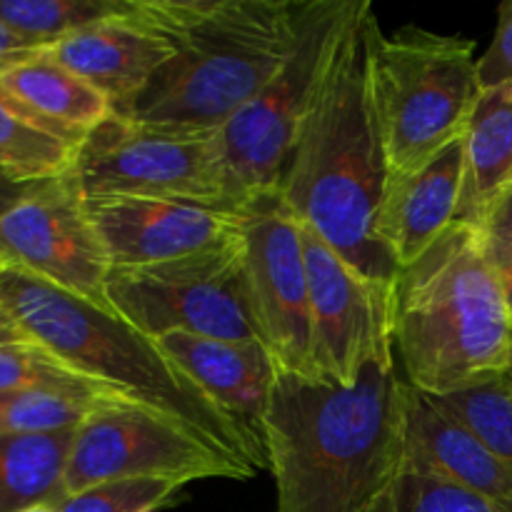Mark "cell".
I'll list each match as a JSON object with an SVG mask.
<instances>
[{
	"mask_svg": "<svg viewBox=\"0 0 512 512\" xmlns=\"http://www.w3.org/2000/svg\"><path fill=\"white\" fill-rule=\"evenodd\" d=\"M395 360L430 398L505 375L512 315L480 233L453 225L395 283Z\"/></svg>",
	"mask_w": 512,
	"mask_h": 512,
	"instance_id": "5b68a950",
	"label": "cell"
},
{
	"mask_svg": "<svg viewBox=\"0 0 512 512\" xmlns=\"http://www.w3.org/2000/svg\"><path fill=\"white\" fill-rule=\"evenodd\" d=\"M0 265L25 270L58 288L108 303V250L73 173L35 183L0 213Z\"/></svg>",
	"mask_w": 512,
	"mask_h": 512,
	"instance_id": "8fae6325",
	"label": "cell"
},
{
	"mask_svg": "<svg viewBox=\"0 0 512 512\" xmlns=\"http://www.w3.org/2000/svg\"><path fill=\"white\" fill-rule=\"evenodd\" d=\"M375 23L373 5L355 0L285 165L280 205L365 278L395 285L400 270L378 235L390 165L373 88Z\"/></svg>",
	"mask_w": 512,
	"mask_h": 512,
	"instance_id": "6da1fadb",
	"label": "cell"
},
{
	"mask_svg": "<svg viewBox=\"0 0 512 512\" xmlns=\"http://www.w3.org/2000/svg\"><path fill=\"white\" fill-rule=\"evenodd\" d=\"M133 10L135 0H0V20L38 48Z\"/></svg>",
	"mask_w": 512,
	"mask_h": 512,
	"instance_id": "603a6c76",
	"label": "cell"
},
{
	"mask_svg": "<svg viewBox=\"0 0 512 512\" xmlns=\"http://www.w3.org/2000/svg\"><path fill=\"white\" fill-rule=\"evenodd\" d=\"M300 230L310 283L315 378L350 388L365 365L395 358V285L365 278L313 230L303 225Z\"/></svg>",
	"mask_w": 512,
	"mask_h": 512,
	"instance_id": "7c38bea8",
	"label": "cell"
},
{
	"mask_svg": "<svg viewBox=\"0 0 512 512\" xmlns=\"http://www.w3.org/2000/svg\"><path fill=\"white\" fill-rule=\"evenodd\" d=\"M478 80L483 90L512 83V0L498 8L493 43L478 58Z\"/></svg>",
	"mask_w": 512,
	"mask_h": 512,
	"instance_id": "f1b7e54d",
	"label": "cell"
},
{
	"mask_svg": "<svg viewBox=\"0 0 512 512\" xmlns=\"http://www.w3.org/2000/svg\"><path fill=\"white\" fill-rule=\"evenodd\" d=\"M15 390H53V393L75 395V398L130 403L105 385L95 383L88 375L73 370L58 355L33 340L0 345V393H15Z\"/></svg>",
	"mask_w": 512,
	"mask_h": 512,
	"instance_id": "cb8c5ba5",
	"label": "cell"
},
{
	"mask_svg": "<svg viewBox=\"0 0 512 512\" xmlns=\"http://www.w3.org/2000/svg\"><path fill=\"white\" fill-rule=\"evenodd\" d=\"M243 273L255 330L280 373L315 378L303 230L280 200L245 218Z\"/></svg>",
	"mask_w": 512,
	"mask_h": 512,
	"instance_id": "4fadbf2b",
	"label": "cell"
},
{
	"mask_svg": "<svg viewBox=\"0 0 512 512\" xmlns=\"http://www.w3.org/2000/svg\"><path fill=\"white\" fill-rule=\"evenodd\" d=\"M478 233L485 258L498 273H503L512 263V188L500 198Z\"/></svg>",
	"mask_w": 512,
	"mask_h": 512,
	"instance_id": "f546056e",
	"label": "cell"
},
{
	"mask_svg": "<svg viewBox=\"0 0 512 512\" xmlns=\"http://www.w3.org/2000/svg\"><path fill=\"white\" fill-rule=\"evenodd\" d=\"M300 0H140V18L175 53L135 98L115 108L133 128L213 138L283 68Z\"/></svg>",
	"mask_w": 512,
	"mask_h": 512,
	"instance_id": "3957f363",
	"label": "cell"
},
{
	"mask_svg": "<svg viewBox=\"0 0 512 512\" xmlns=\"http://www.w3.org/2000/svg\"><path fill=\"white\" fill-rule=\"evenodd\" d=\"M175 365L238 425L268 463L263 418L278 380V365L260 340H223L170 333L158 338Z\"/></svg>",
	"mask_w": 512,
	"mask_h": 512,
	"instance_id": "9a60e30c",
	"label": "cell"
},
{
	"mask_svg": "<svg viewBox=\"0 0 512 512\" xmlns=\"http://www.w3.org/2000/svg\"><path fill=\"white\" fill-rule=\"evenodd\" d=\"M73 175L85 198H145L240 210L225 188L215 135L155 133L113 115L83 140Z\"/></svg>",
	"mask_w": 512,
	"mask_h": 512,
	"instance_id": "30bf717a",
	"label": "cell"
},
{
	"mask_svg": "<svg viewBox=\"0 0 512 512\" xmlns=\"http://www.w3.org/2000/svg\"><path fill=\"white\" fill-rule=\"evenodd\" d=\"M253 465L233 458L185 425L135 403H110L75 430L65 498L110 480H248Z\"/></svg>",
	"mask_w": 512,
	"mask_h": 512,
	"instance_id": "9c48e42d",
	"label": "cell"
},
{
	"mask_svg": "<svg viewBox=\"0 0 512 512\" xmlns=\"http://www.w3.org/2000/svg\"><path fill=\"white\" fill-rule=\"evenodd\" d=\"M183 485L168 480H110L58 503L60 512H158L175 503Z\"/></svg>",
	"mask_w": 512,
	"mask_h": 512,
	"instance_id": "83f0119b",
	"label": "cell"
},
{
	"mask_svg": "<svg viewBox=\"0 0 512 512\" xmlns=\"http://www.w3.org/2000/svg\"><path fill=\"white\" fill-rule=\"evenodd\" d=\"M80 143L45 125L0 90V170L18 185L73 173Z\"/></svg>",
	"mask_w": 512,
	"mask_h": 512,
	"instance_id": "7402d4cb",
	"label": "cell"
},
{
	"mask_svg": "<svg viewBox=\"0 0 512 512\" xmlns=\"http://www.w3.org/2000/svg\"><path fill=\"white\" fill-rule=\"evenodd\" d=\"M370 512H500L488 500L463 488L428 478V475L403 473L378 498Z\"/></svg>",
	"mask_w": 512,
	"mask_h": 512,
	"instance_id": "4316f807",
	"label": "cell"
},
{
	"mask_svg": "<svg viewBox=\"0 0 512 512\" xmlns=\"http://www.w3.org/2000/svg\"><path fill=\"white\" fill-rule=\"evenodd\" d=\"M108 303L155 340L170 333L260 340L245 293L243 235L170 263L113 268Z\"/></svg>",
	"mask_w": 512,
	"mask_h": 512,
	"instance_id": "ba28073f",
	"label": "cell"
},
{
	"mask_svg": "<svg viewBox=\"0 0 512 512\" xmlns=\"http://www.w3.org/2000/svg\"><path fill=\"white\" fill-rule=\"evenodd\" d=\"M505 378L512 383V350H510V363H508V370H505Z\"/></svg>",
	"mask_w": 512,
	"mask_h": 512,
	"instance_id": "d590c367",
	"label": "cell"
},
{
	"mask_svg": "<svg viewBox=\"0 0 512 512\" xmlns=\"http://www.w3.org/2000/svg\"><path fill=\"white\" fill-rule=\"evenodd\" d=\"M113 268L170 263L223 248L243 235L248 213L145 198H85Z\"/></svg>",
	"mask_w": 512,
	"mask_h": 512,
	"instance_id": "5bb4252c",
	"label": "cell"
},
{
	"mask_svg": "<svg viewBox=\"0 0 512 512\" xmlns=\"http://www.w3.org/2000/svg\"><path fill=\"white\" fill-rule=\"evenodd\" d=\"M75 430L0 438V512L58 505L65 498Z\"/></svg>",
	"mask_w": 512,
	"mask_h": 512,
	"instance_id": "44dd1931",
	"label": "cell"
},
{
	"mask_svg": "<svg viewBox=\"0 0 512 512\" xmlns=\"http://www.w3.org/2000/svg\"><path fill=\"white\" fill-rule=\"evenodd\" d=\"M175 45L140 18V0L128 18L105 20L58 40L45 55L73 70L120 108L173 58Z\"/></svg>",
	"mask_w": 512,
	"mask_h": 512,
	"instance_id": "e0dca14e",
	"label": "cell"
},
{
	"mask_svg": "<svg viewBox=\"0 0 512 512\" xmlns=\"http://www.w3.org/2000/svg\"><path fill=\"white\" fill-rule=\"evenodd\" d=\"M0 90L65 138L83 145L95 128L115 115L95 85L40 53L0 75Z\"/></svg>",
	"mask_w": 512,
	"mask_h": 512,
	"instance_id": "ffe728a7",
	"label": "cell"
},
{
	"mask_svg": "<svg viewBox=\"0 0 512 512\" xmlns=\"http://www.w3.org/2000/svg\"><path fill=\"white\" fill-rule=\"evenodd\" d=\"M25 512H60L58 505H38V508H30Z\"/></svg>",
	"mask_w": 512,
	"mask_h": 512,
	"instance_id": "e575fe53",
	"label": "cell"
},
{
	"mask_svg": "<svg viewBox=\"0 0 512 512\" xmlns=\"http://www.w3.org/2000/svg\"><path fill=\"white\" fill-rule=\"evenodd\" d=\"M500 280H503L505 303H508V310H510V315H512V263L503 270V273H500Z\"/></svg>",
	"mask_w": 512,
	"mask_h": 512,
	"instance_id": "836d02e7",
	"label": "cell"
},
{
	"mask_svg": "<svg viewBox=\"0 0 512 512\" xmlns=\"http://www.w3.org/2000/svg\"><path fill=\"white\" fill-rule=\"evenodd\" d=\"M405 405L395 358L350 388L278 373L263 418L278 512H370L405 470Z\"/></svg>",
	"mask_w": 512,
	"mask_h": 512,
	"instance_id": "7a4b0ae2",
	"label": "cell"
},
{
	"mask_svg": "<svg viewBox=\"0 0 512 512\" xmlns=\"http://www.w3.org/2000/svg\"><path fill=\"white\" fill-rule=\"evenodd\" d=\"M465 178L455 225L480 230L512 188V83L483 90L463 133Z\"/></svg>",
	"mask_w": 512,
	"mask_h": 512,
	"instance_id": "d6986e66",
	"label": "cell"
},
{
	"mask_svg": "<svg viewBox=\"0 0 512 512\" xmlns=\"http://www.w3.org/2000/svg\"><path fill=\"white\" fill-rule=\"evenodd\" d=\"M0 308L25 338L120 398L185 425L255 470L268 463L243 430L170 360L160 343L115 310L0 265Z\"/></svg>",
	"mask_w": 512,
	"mask_h": 512,
	"instance_id": "277c9868",
	"label": "cell"
},
{
	"mask_svg": "<svg viewBox=\"0 0 512 512\" xmlns=\"http://www.w3.org/2000/svg\"><path fill=\"white\" fill-rule=\"evenodd\" d=\"M373 88L395 183L463 138L483 93L475 43L418 25L385 33L375 23Z\"/></svg>",
	"mask_w": 512,
	"mask_h": 512,
	"instance_id": "8992f818",
	"label": "cell"
},
{
	"mask_svg": "<svg viewBox=\"0 0 512 512\" xmlns=\"http://www.w3.org/2000/svg\"><path fill=\"white\" fill-rule=\"evenodd\" d=\"M28 188L30 185H18L15 180H10L8 175L0 170V213H5V210H8L13 203H18V198Z\"/></svg>",
	"mask_w": 512,
	"mask_h": 512,
	"instance_id": "1f68e13d",
	"label": "cell"
},
{
	"mask_svg": "<svg viewBox=\"0 0 512 512\" xmlns=\"http://www.w3.org/2000/svg\"><path fill=\"white\" fill-rule=\"evenodd\" d=\"M123 400H90L53 390H15L0 393V438L3 435H35L73 430L88 415Z\"/></svg>",
	"mask_w": 512,
	"mask_h": 512,
	"instance_id": "484cf974",
	"label": "cell"
},
{
	"mask_svg": "<svg viewBox=\"0 0 512 512\" xmlns=\"http://www.w3.org/2000/svg\"><path fill=\"white\" fill-rule=\"evenodd\" d=\"M355 0H300L298 35L283 68L215 135L225 188L240 210L280 200L300 125Z\"/></svg>",
	"mask_w": 512,
	"mask_h": 512,
	"instance_id": "52a82bcc",
	"label": "cell"
},
{
	"mask_svg": "<svg viewBox=\"0 0 512 512\" xmlns=\"http://www.w3.org/2000/svg\"><path fill=\"white\" fill-rule=\"evenodd\" d=\"M40 53H45V48L28 43V40L20 38L18 33H13V30L0 20V75H3L5 70L13 68V65L25 63V60L35 58V55Z\"/></svg>",
	"mask_w": 512,
	"mask_h": 512,
	"instance_id": "4dcf8cb0",
	"label": "cell"
},
{
	"mask_svg": "<svg viewBox=\"0 0 512 512\" xmlns=\"http://www.w3.org/2000/svg\"><path fill=\"white\" fill-rule=\"evenodd\" d=\"M405 470L443 480L512 512V470L433 398L408 385Z\"/></svg>",
	"mask_w": 512,
	"mask_h": 512,
	"instance_id": "2e32d148",
	"label": "cell"
},
{
	"mask_svg": "<svg viewBox=\"0 0 512 512\" xmlns=\"http://www.w3.org/2000/svg\"><path fill=\"white\" fill-rule=\"evenodd\" d=\"M463 178L465 155L460 138L413 175L388 185L378 235L398 270L418 263L453 228L463 198Z\"/></svg>",
	"mask_w": 512,
	"mask_h": 512,
	"instance_id": "ac0fdd59",
	"label": "cell"
},
{
	"mask_svg": "<svg viewBox=\"0 0 512 512\" xmlns=\"http://www.w3.org/2000/svg\"><path fill=\"white\" fill-rule=\"evenodd\" d=\"M25 333L13 323L8 313L0 308V345H13V343H25Z\"/></svg>",
	"mask_w": 512,
	"mask_h": 512,
	"instance_id": "d6a6232c",
	"label": "cell"
},
{
	"mask_svg": "<svg viewBox=\"0 0 512 512\" xmlns=\"http://www.w3.org/2000/svg\"><path fill=\"white\" fill-rule=\"evenodd\" d=\"M433 400L512 470V383L505 375Z\"/></svg>",
	"mask_w": 512,
	"mask_h": 512,
	"instance_id": "d4e9b609",
	"label": "cell"
}]
</instances>
